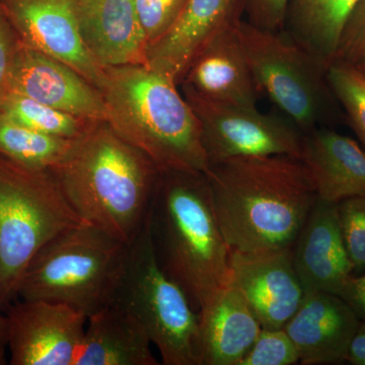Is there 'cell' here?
Wrapping results in <instances>:
<instances>
[{"label": "cell", "mask_w": 365, "mask_h": 365, "mask_svg": "<svg viewBox=\"0 0 365 365\" xmlns=\"http://www.w3.org/2000/svg\"><path fill=\"white\" fill-rule=\"evenodd\" d=\"M178 88L148 66L105 67L100 91L107 122L160 172L206 173L200 123Z\"/></svg>", "instance_id": "4"}, {"label": "cell", "mask_w": 365, "mask_h": 365, "mask_svg": "<svg viewBox=\"0 0 365 365\" xmlns=\"http://www.w3.org/2000/svg\"><path fill=\"white\" fill-rule=\"evenodd\" d=\"M245 16L251 25L262 30L284 29L289 0H242Z\"/></svg>", "instance_id": "30"}, {"label": "cell", "mask_w": 365, "mask_h": 365, "mask_svg": "<svg viewBox=\"0 0 365 365\" xmlns=\"http://www.w3.org/2000/svg\"><path fill=\"white\" fill-rule=\"evenodd\" d=\"M299 160L321 200L365 194V151L350 137L325 127L304 133Z\"/></svg>", "instance_id": "19"}, {"label": "cell", "mask_w": 365, "mask_h": 365, "mask_svg": "<svg viewBox=\"0 0 365 365\" xmlns=\"http://www.w3.org/2000/svg\"><path fill=\"white\" fill-rule=\"evenodd\" d=\"M21 40L0 7V104L9 93L11 68Z\"/></svg>", "instance_id": "31"}, {"label": "cell", "mask_w": 365, "mask_h": 365, "mask_svg": "<svg viewBox=\"0 0 365 365\" xmlns=\"http://www.w3.org/2000/svg\"><path fill=\"white\" fill-rule=\"evenodd\" d=\"M352 66H354L361 73V76L365 78V52L364 55Z\"/></svg>", "instance_id": "35"}, {"label": "cell", "mask_w": 365, "mask_h": 365, "mask_svg": "<svg viewBox=\"0 0 365 365\" xmlns=\"http://www.w3.org/2000/svg\"><path fill=\"white\" fill-rule=\"evenodd\" d=\"M182 91L200 123L209 167L239 157L299 158L302 133L288 118L211 100L187 88Z\"/></svg>", "instance_id": "9"}, {"label": "cell", "mask_w": 365, "mask_h": 365, "mask_svg": "<svg viewBox=\"0 0 365 365\" xmlns=\"http://www.w3.org/2000/svg\"><path fill=\"white\" fill-rule=\"evenodd\" d=\"M244 14L242 0H188L174 25L148 47V66L181 85L194 60Z\"/></svg>", "instance_id": "14"}, {"label": "cell", "mask_w": 365, "mask_h": 365, "mask_svg": "<svg viewBox=\"0 0 365 365\" xmlns=\"http://www.w3.org/2000/svg\"><path fill=\"white\" fill-rule=\"evenodd\" d=\"M148 225L158 265L198 313L213 292L230 282V249L205 173L160 172Z\"/></svg>", "instance_id": "3"}, {"label": "cell", "mask_w": 365, "mask_h": 365, "mask_svg": "<svg viewBox=\"0 0 365 365\" xmlns=\"http://www.w3.org/2000/svg\"><path fill=\"white\" fill-rule=\"evenodd\" d=\"M346 361L354 365H365V322H360L359 329L353 336Z\"/></svg>", "instance_id": "33"}, {"label": "cell", "mask_w": 365, "mask_h": 365, "mask_svg": "<svg viewBox=\"0 0 365 365\" xmlns=\"http://www.w3.org/2000/svg\"><path fill=\"white\" fill-rule=\"evenodd\" d=\"M81 39L100 66H148V41L135 0H79Z\"/></svg>", "instance_id": "17"}, {"label": "cell", "mask_w": 365, "mask_h": 365, "mask_svg": "<svg viewBox=\"0 0 365 365\" xmlns=\"http://www.w3.org/2000/svg\"><path fill=\"white\" fill-rule=\"evenodd\" d=\"M205 174L216 217L235 251L292 248L318 200L304 163L290 155L227 158Z\"/></svg>", "instance_id": "1"}, {"label": "cell", "mask_w": 365, "mask_h": 365, "mask_svg": "<svg viewBox=\"0 0 365 365\" xmlns=\"http://www.w3.org/2000/svg\"><path fill=\"white\" fill-rule=\"evenodd\" d=\"M85 222L67 201L50 170L0 155V311L19 299L30 262L48 242Z\"/></svg>", "instance_id": "6"}, {"label": "cell", "mask_w": 365, "mask_h": 365, "mask_svg": "<svg viewBox=\"0 0 365 365\" xmlns=\"http://www.w3.org/2000/svg\"><path fill=\"white\" fill-rule=\"evenodd\" d=\"M129 245L88 222L56 235L26 267L19 299L45 300L90 318L116 300Z\"/></svg>", "instance_id": "5"}, {"label": "cell", "mask_w": 365, "mask_h": 365, "mask_svg": "<svg viewBox=\"0 0 365 365\" xmlns=\"http://www.w3.org/2000/svg\"><path fill=\"white\" fill-rule=\"evenodd\" d=\"M338 215L354 275L365 273V194L340 201Z\"/></svg>", "instance_id": "26"}, {"label": "cell", "mask_w": 365, "mask_h": 365, "mask_svg": "<svg viewBox=\"0 0 365 365\" xmlns=\"http://www.w3.org/2000/svg\"><path fill=\"white\" fill-rule=\"evenodd\" d=\"M292 251L295 271L306 292L338 295L354 275L341 232L338 203L318 198Z\"/></svg>", "instance_id": "15"}, {"label": "cell", "mask_w": 365, "mask_h": 365, "mask_svg": "<svg viewBox=\"0 0 365 365\" xmlns=\"http://www.w3.org/2000/svg\"><path fill=\"white\" fill-rule=\"evenodd\" d=\"M299 352L284 329H263L241 365H292Z\"/></svg>", "instance_id": "27"}, {"label": "cell", "mask_w": 365, "mask_h": 365, "mask_svg": "<svg viewBox=\"0 0 365 365\" xmlns=\"http://www.w3.org/2000/svg\"><path fill=\"white\" fill-rule=\"evenodd\" d=\"M0 113L33 130L66 139L78 138L93 122L16 93H7L0 104Z\"/></svg>", "instance_id": "24"}, {"label": "cell", "mask_w": 365, "mask_h": 365, "mask_svg": "<svg viewBox=\"0 0 365 365\" xmlns=\"http://www.w3.org/2000/svg\"><path fill=\"white\" fill-rule=\"evenodd\" d=\"M327 78L365 151V78L354 66L346 63L331 64Z\"/></svg>", "instance_id": "25"}, {"label": "cell", "mask_w": 365, "mask_h": 365, "mask_svg": "<svg viewBox=\"0 0 365 365\" xmlns=\"http://www.w3.org/2000/svg\"><path fill=\"white\" fill-rule=\"evenodd\" d=\"M237 26L220 34L203 50L180 86L211 100L257 108L261 93L237 37Z\"/></svg>", "instance_id": "20"}, {"label": "cell", "mask_w": 365, "mask_h": 365, "mask_svg": "<svg viewBox=\"0 0 365 365\" xmlns=\"http://www.w3.org/2000/svg\"><path fill=\"white\" fill-rule=\"evenodd\" d=\"M230 283L244 295L263 329L283 328L306 294L295 271L292 248L230 250Z\"/></svg>", "instance_id": "12"}, {"label": "cell", "mask_w": 365, "mask_h": 365, "mask_svg": "<svg viewBox=\"0 0 365 365\" xmlns=\"http://www.w3.org/2000/svg\"><path fill=\"white\" fill-rule=\"evenodd\" d=\"M114 304L138 319L165 365H200L198 313L181 287L158 265L148 218L129 245Z\"/></svg>", "instance_id": "7"}, {"label": "cell", "mask_w": 365, "mask_h": 365, "mask_svg": "<svg viewBox=\"0 0 365 365\" xmlns=\"http://www.w3.org/2000/svg\"><path fill=\"white\" fill-rule=\"evenodd\" d=\"M78 4L79 0H0L23 44L71 66L100 91L104 68L81 39Z\"/></svg>", "instance_id": "11"}, {"label": "cell", "mask_w": 365, "mask_h": 365, "mask_svg": "<svg viewBox=\"0 0 365 365\" xmlns=\"http://www.w3.org/2000/svg\"><path fill=\"white\" fill-rule=\"evenodd\" d=\"M11 365H74L88 318L66 304L18 299L7 309Z\"/></svg>", "instance_id": "10"}, {"label": "cell", "mask_w": 365, "mask_h": 365, "mask_svg": "<svg viewBox=\"0 0 365 365\" xmlns=\"http://www.w3.org/2000/svg\"><path fill=\"white\" fill-rule=\"evenodd\" d=\"M364 52L365 0H360L345 26L333 63L353 66Z\"/></svg>", "instance_id": "29"}, {"label": "cell", "mask_w": 365, "mask_h": 365, "mask_svg": "<svg viewBox=\"0 0 365 365\" xmlns=\"http://www.w3.org/2000/svg\"><path fill=\"white\" fill-rule=\"evenodd\" d=\"M50 170L83 222L127 245L140 234L160 172L107 121L91 122Z\"/></svg>", "instance_id": "2"}, {"label": "cell", "mask_w": 365, "mask_h": 365, "mask_svg": "<svg viewBox=\"0 0 365 365\" xmlns=\"http://www.w3.org/2000/svg\"><path fill=\"white\" fill-rule=\"evenodd\" d=\"M9 93L83 119L107 121L104 98L95 86L63 62L21 42L11 68Z\"/></svg>", "instance_id": "13"}, {"label": "cell", "mask_w": 365, "mask_h": 365, "mask_svg": "<svg viewBox=\"0 0 365 365\" xmlns=\"http://www.w3.org/2000/svg\"><path fill=\"white\" fill-rule=\"evenodd\" d=\"M198 316L200 365H241L262 330L242 292L232 283L218 288Z\"/></svg>", "instance_id": "18"}, {"label": "cell", "mask_w": 365, "mask_h": 365, "mask_svg": "<svg viewBox=\"0 0 365 365\" xmlns=\"http://www.w3.org/2000/svg\"><path fill=\"white\" fill-rule=\"evenodd\" d=\"M360 0H289L283 30L327 67Z\"/></svg>", "instance_id": "22"}, {"label": "cell", "mask_w": 365, "mask_h": 365, "mask_svg": "<svg viewBox=\"0 0 365 365\" xmlns=\"http://www.w3.org/2000/svg\"><path fill=\"white\" fill-rule=\"evenodd\" d=\"M73 140L33 130L0 113V155L21 165L52 169L63 160Z\"/></svg>", "instance_id": "23"}, {"label": "cell", "mask_w": 365, "mask_h": 365, "mask_svg": "<svg viewBox=\"0 0 365 365\" xmlns=\"http://www.w3.org/2000/svg\"><path fill=\"white\" fill-rule=\"evenodd\" d=\"M0 311V365L6 364L7 349V318L6 314Z\"/></svg>", "instance_id": "34"}, {"label": "cell", "mask_w": 365, "mask_h": 365, "mask_svg": "<svg viewBox=\"0 0 365 365\" xmlns=\"http://www.w3.org/2000/svg\"><path fill=\"white\" fill-rule=\"evenodd\" d=\"M365 322V273L352 275L338 294Z\"/></svg>", "instance_id": "32"}, {"label": "cell", "mask_w": 365, "mask_h": 365, "mask_svg": "<svg viewBox=\"0 0 365 365\" xmlns=\"http://www.w3.org/2000/svg\"><path fill=\"white\" fill-rule=\"evenodd\" d=\"M360 319L339 295L309 292L299 309L283 327L304 365L346 361Z\"/></svg>", "instance_id": "16"}, {"label": "cell", "mask_w": 365, "mask_h": 365, "mask_svg": "<svg viewBox=\"0 0 365 365\" xmlns=\"http://www.w3.org/2000/svg\"><path fill=\"white\" fill-rule=\"evenodd\" d=\"M237 37L260 93L267 96L302 131L319 128L328 112V67L284 30L267 31L240 21Z\"/></svg>", "instance_id": "8"}, {"label": "cell", "mask_w": 365, "mask_h": 365, "mask_svg": "<svg viewBox=\"0 0 365 365\" xmlns=\"http://www.w3.org/2000/svg\"><path fill=\"white\" fill-rule=\"evenodd\" d=\"M74 365H158L144 327L123 307L112 306L88 318Z\"/></svg>", "instance_id": "21"}, {"label": "cell", "mask_w": 365, "mask_h": 365, "mask_svg": "<svg viewBox=\"0 0 365 365\" xmlns=\"http://www.w3.org/2000/svg\"><path fill=\"white\" fill-rule=\"evenodd\" d=\"M188 0H135L148 45L157 42L179 18Z\"/></svg>", "instance_id": "28"}]
</instances>
